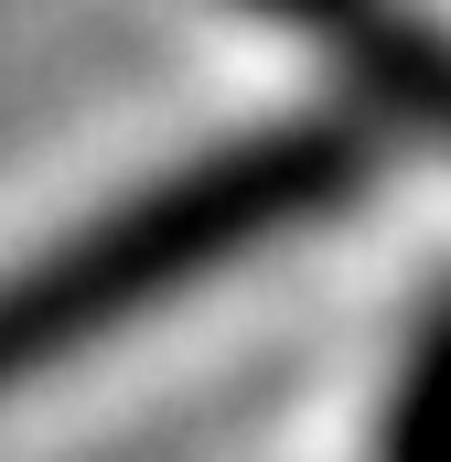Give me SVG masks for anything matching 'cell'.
I'll list each match as a JSON object with an SVG mask.
<instances>
[{"label":"cell","mask_w":451,"mask_h":462,"mask_svg":"<svg viewBox=\"0 0 451 462\" xmlns=\"http://www.w3.org/2000/svg\"><path fill=\"white\" fill-rule=\"evenodd\" d=\"M376 462H451V301L419 323V345L398 365V387H387Z\"/></svg>","instance_id":"3"},{"label":"cell","mask_w":451,"mask_h":462,"mask_svg":"<svg viewBox=\"0 0 451 462\" xmlns=\"http://www.w3.org/2000/svg\"><path fill=\"white\" fill-rule=\"evenodd\" d=\"M258 11H280L312 54H334L387 129L451 151V22L441 11H419V0H258Z\"/></svg>","instance_id":"2"},{"label":"cell","mask_w":451,"mask_h":462,"mask_svg":"<svg viewBox=\"0 0 451 462\" xmlns=\"http://www.w3.org/2000/svg\"><path fill=\"white\" fill-rule=\"evenodd\" d=\"M365 183H376V140L354 118H269V129H236L216 151L129 183L87 226L0 269V398L54 376L65 355L151 323L194 280H216L280 236L334 226Z\"/></svg>","instance_id":"1"}]
</instances>
